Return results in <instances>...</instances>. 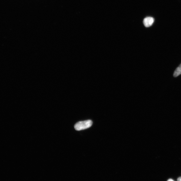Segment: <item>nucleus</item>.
I'll return each instance as SVG.
<instances>
[{"mask_svg":"<svg viewBox=\"0 0 181 181\" xmlns=\"http://www.w3.org/2000/svg\"><path fill=\"white\" fill-rule=\"evenodd\" d=\"M93 122L91 120L83 121L77 123L75 125V128L77 131H81L90 128Z\"/></svg>","mask_w":181,"mask_h":181,"instance_id":"1","label":"nucleus"},{"mask_svg":"<svg viewBox=\"0 0 181 181\" xmlns=\"http://www.w3.org/2000/svg\"><path fill=\"white\" fill-rule=\"evenodd\" d=\"M154 21L153 18L151 17H147L145 18L143 21V24L146 27H150L152 25Z\"/></svg>","mask_w":181,"mask_h":181,"instance_id":"2","label":"nucleus"},{"mask_svg":"<svg viewBox=\"0 0 181 181\" xmlns=\"http://www.w3.org/2000/svg\"><path fill=\"white\" fill-rule=\"evenodd\" d=\"M180 74H181V64L176 69L173 74V76L175 77H176L180 75Z\"/></svg>","mask_w":181,"mask_h":181,"instance_id":"3","label":"nucleus"},{"mask_svg":"<svg viewBox=\"0 0 181 181\" xmlns=\"http://www.w3.org/2000/svg\"><path fill=\"white\" fill-rule=\"evenodd\" d=\"M177 181H181V177H179L178 178Z\"/></svg>","mask_w":181,"mask_h":181,"instance_id":"4","label":"nucleus"},{"mask_svg":"<svg viewBox=\"0 0 181 181\" xmlns=\"http://www.w3.org/2000/svg\"><path fill=\"white\" fill-rule=\"evenodd\" d=\"M168 181H174L173 180L171 179H169Z\"/></svg>","mask_w":181,"mask_h":181,"instance_id":"5","label":"nucleus"}]
</instances>
